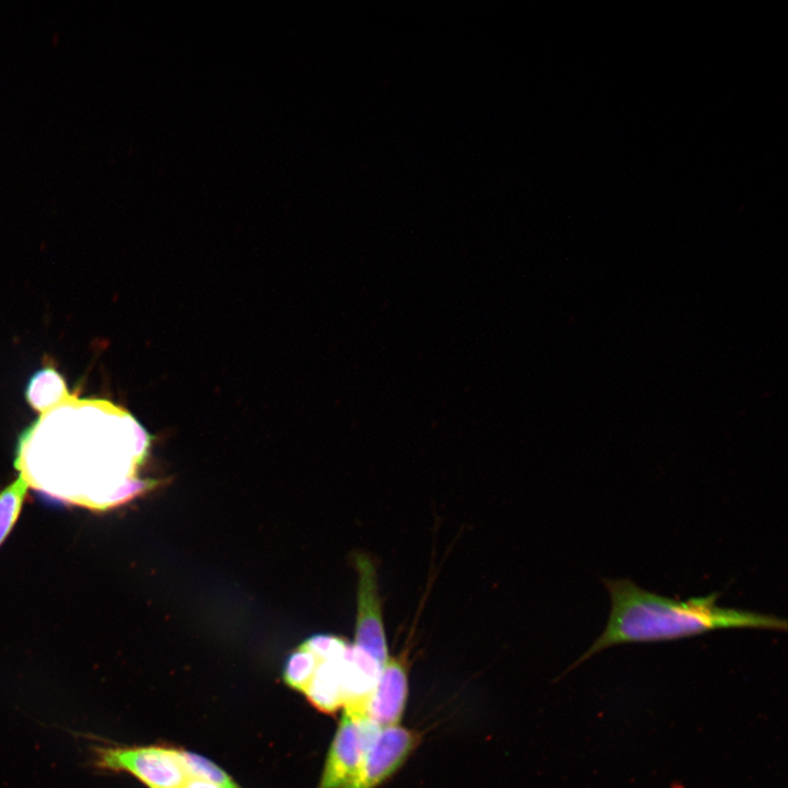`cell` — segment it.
Masks as SVG:
<instances>
[{"label":"cell","instance_id":"cell-3","mask_svg":"<svg viewBox=\"0 0 788 788\" xmlns=\"http://www.w3.org/2000/svg\"><path fill=\"white\" fill-rule=\"evenodd\" d=\"M92 764L99 770L130 774L148 788H182L189 778L176 750L157 745H94Z\"/></svg>","mask_w":788,"mask_h":788},{"label":"cell","instance_id":"cell-8","mask_svg":"<svg viewBox=\"0 0 788 788\" xmlns=\"http://www.w3.org/2000/svg\"><path fill=\"white\" fill-rule=\"evenodd\" d=\"M345 650L339 654L326 658H320L313 653L316 658V665L303 693L317 709L324 712L332 714L346 703L340 669V659Z\"/></svg>","mask_w":788,"mask_h":788},{"label":"cell","instance_id":"cell-13","mask_svg":"<svg viewBox=\"0 0 788 788\" xmlns=\"http://www.w3.org/2000/svg\"><path fill=\"white\" fill-rule=\"evenodd\" d=\"M182 788H218V787L212 784H209L207 781H204L201 779L189 777L188 780L185 783V785Z\"/></svg>","mask_w":788,"mask_h":788},{"label":"cell","instance_id":"cell-4","mask_svg":"<svg viewBox=\"0 0 788 788\" xmlns=\"http://www.w3.org/2000/svg\"><path fill=\"white\" fill-rule=\"evenodd\" d=\"M352 560L358 575L357 614L352 644L383 667L390 654L384 627L383 600L379 591L376 560L364 552L354 553Z\"/></svg>","mask_w":788,"mask_h":788},{"label":"cell","instance_id":"cell-12","mask_svg":"<svg viewBox=\"0 0 788 788\" xmlns=\"http://www.w3.org/2000/svg\"><path fill=\"white\" fill-rule=\"evenodd\" d=\"M315 665V656L300 645L286 661L283 680L291 688L304 692L312 679Z\"/></svg>","mask_w":788,"mask_h":788},{"label":"cell","instance_id":"cell-9","mask_svg":"<svg viewBox=\"0 0 788 788\" xmlns=\"http://www.w3.org/2000/svg\"><path fill=\"white\" fill-rule=\"evenodd\" d=\"M69 394L63 378L51 367L37 371L26 387V401L39 414L60 403Z\"/></svg>","mask_w":788,"mask_h":788},{"label":"cell","instance_id":"cell-1","mask_svg":"<svg viewBox=\"0 0 788 788\" xmlns=\"http://www.w3.org/2000/svg\"><path fill=\"white\" fill-rule=\"evenodd\" d=\"M150 437L124 407L68 394L20 436L15 467L28 486L104 510L159 485L140 478Z\"/></svg>","mask_w":788,"mask_h":788},{"label":"cell","instance_id":"cell-2","mask_svg":"<svg viewBox=\"0 0 788 788\" xmlns=\"http://www.w3.org/2000/svg\"><path fill=\"white\" fill-rule=\"evenodd\" d=\"M611 612L603 633L570 667L611 646L671 641L728 628L787 630L785 618L717 604L719 593L676 601L638 587L629 579H603Z\"/></svg>","mask_w":788,"mask_h":788},{"label":"cell","instance_id":"cell-10","mask_svg":"<svg viewBox=\"0 0 788 788\" xmlns=\"http://www.w3.org/2000/svg\"><path fill=\"white\" fill-rule=\"evenodd\" d=\"M27 488V483L19 476L0 490V546L20 517Z\"/></svg>","mask_w":788,"mask_h":788},{"label":"cell","instance_id":"cell-6","mask_svg":"<svg viewBox=\"0 0 788 788\" xmlns=\"http://www.w3.org/2000/svg\"><path fill=\"white\" fill-rule=\"evenodd\" d=\"M407 650L390 656L376 684L364 697L346 703L345 710L363 716L379 727L398 725L408 695Z\"/></svg>","mask_w":788,"mask_h":788},{"label":"cell","instance_id":"cell-5","mask_svg":"<svg viewBox=\"0 0 788 788\" xmlns=\"http://www.w3.org/2000/svg\"><path fill=\"white\" fill-rule=\"evenodd\" d=\"M381 727L344 710L328 751L318 788H345L356 777L362 758Z\"/></svg>","mask_w":788,"mask_h":788},{"label":"cell","instance_id":"cell-11","mask_svg":"<svg viewBox=\"0 0 788 788\" xmlns=\"http://www.w3.org/2000/svg\"><path fill=\"white\" fill-rule=\"evenodd\" d=\"M189 777L201 779L218 788H240L232 778L211 761L186 751H176Z\"/></svg>","mask_w":788,"mask_h":788},{"label":"cell","instance_id":"cell-7","mask_svg":"<svg viewBox=\"0 0 788 788\" xmlns=\"http://www.w3.org/2000/svg\"><path fill=\"white\" fill-rule=\"evenodd\" d=\"M415 730L399 725L383 727L364 753L360 768L345 788H375L405 763L419 743Z\"/></svg>","mask_w":788,"mask_h":788}]
</instances>
